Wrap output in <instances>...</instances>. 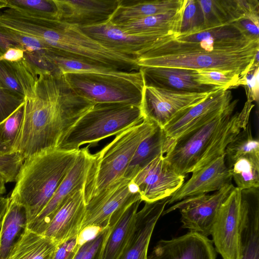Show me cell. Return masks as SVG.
<instances>
[{"label": "cell", "mask_w": 259, "mask_h": 259, "mask_svg": "<svg viewBox=\"0 0 259 259\" xmlns=\"http://www.w3.org/2000/svg\"><path fill=\"white\" fill-rule=\"evenodd\" d=\"M228 169L237 188L244 190L259 187V154L241 156Z\"/></svg>", "instance_id": "d6a6232c"}, {"label": "cell", "mask_w": 259, "mask_h": 259, "mask_svg": "<svg viewBox=\"0 0 259 259\" xmlns=\"http://www.w3.org/2000/svg\"><path fill=\"white\" fill-rule=\"evenodd\" d=\"M197 2L202 18L200 31L230 24L244 15L240 0H197Z\"/></svg>", "instance_id": "f1b7e54d"}, {"label": "cell", "mask_w": 259, "mask_h": 259, "mask_svg": "<svg viewBox=\"0 0 259 259\" xmlns=\"http://www.w3.org/2000/svg\"><path fill=\"white\" fill-rule=\"evenodd\" d=\"M23 103L9 117L0 122V155L12 154L23 113Z\"/></svg>", "instance_id": "e575fe53"}, {"label": "cell", "mask_w": 259, "mask_h": 259, "mask_svg": "<svg viewBox=\"0 0 259 259\" xmlns=\"http://www.w3.org/2000/svg\"><path fill=\"white\" fill-rule=\"evenodd\" d=\"M259 51V40L229 50L198 51L170 54L137 60L140 67H163L194 70L213 69L225 72L241 80L252 69L255 54Z\"/></svg>", "instance_id": "8992f818"}, {"label": "cell", "mask_w": 259, "mask_h": 259, "mask_svg": "<svg viewBox=\"0 0 259 259\" xmlns=\"http://www.w3.org/2000/svg\"><path fill=\"white\" fill-rule=\"evenodd\" d=\"M166 138L162 128H157L139 144L123 177L132 180L138 173L159 155L166 152Z\"/></svg>", "instance_id": "4dcf8cb0"}, {"label": "cell", "mask_w": 259, "mask_h": 259, "mask_svg": "<svg viewBox=\"0 0 259 259\" xmlns=\"http://www.w3.org/2000/svg\"><path fill=\"white\" fill-rule=\"evenodd\" d=\"M141 106L123 103L96 104L67 132L58 149L78 150L85 144L97 143L142 123Z\"/></svg>", "instance_id": "5b68a950"}, {"label": "cell", "mask_w": 259, "mask_h": 259, "mask_svg": "<svg viewBox=\"0 0 259 259\" xmlns=\"http://www.w3.org/2000/svg\"><path fill=\"white\" fill-rule=\"evenodd\" d=\"M243 208L242 190L235 187L220 206L211 235L223 259H241V227Z\"/></svg>", "instance_id": "30bf717a"}, {"label": "cell", "mask_w": 259, "mask_h": 259, "mask_svg": "<svg viewBox=\"0 0 259 259\" xmlns=\"http://www.w3.org/2000/svg\"><path fill=\"white\" fill-rule=\"evenodd\" d=\"M34 37L49 46L52 54L108 66L126 72L138 71L137 59L112 50L83 32L79 26L40 17Z\"/></svg>", "instance_id": "3957f363"}, {"label": "cell", "mask_w": 259, "mask_h": 259, "mask_svg": "<svg viewBox=\"0 0 259 259\" xmlns=\"http://www.w3.org/2000/svg\"><path fill=\"white\" fill-rule=\"evenodd\" d=\"M202 26V15L197 0H187L179 35L197 32L200 31Z\"/></svg>", "instance_id": "74e56055"}, {"label": "cell", "mask_w": 259, "mask_h": 259, "mask_svg": "<svg viewBox=\"0 0 259 259\" xmlns=\"http://www.w3.org/2000/svg\"><path fill=\"white\" fill-rule=\"evenodd\" d=\"M23 101L24 99L14 95L0 84V122L9 117Z\"/></svg>", "instance_id": "b9f144b4"}, {"label": "cell", "mask_w": 259, "mask_h": 259, "mask_svg": "<svg viewBox=\"0 0 259 259\" xmlns=\"http://www.w3.org/2000/svg\"><path fill=\"white\" fill-rule=\"evenodd\" d=\"M140 70L145 85L190 93H207L222 89L197 82L194 80L196 70L194 69L142 66Z\"/></svg>", "instance_id": "7402d4cb"}, {"label": "cell", "mask_w": 259, "mask_h": 259, "mask_svg": "<svg viewBox=\"0 0 259 259\" xmlns=\"http://www.w3.org/2000/svg\"><path fill=\"white\" fill-rule=\"evenodd\" d=\"M64 75L78 95L95 104L123 103L141 106L143 89L126 79L99 74Z\"/></svg>", "instance_id": "ba28073f"}, {"label": "cell", "mask_w": 259, "mask_h": 259, "mask_svg": "<svg viewBox=\"0 0 259 259\" xmlns=\"http://www.w3.org/2000/svg\"><path fill=\"white\" fill-rule=\"evenodd\" d=\"M258 66L252 68L244 78L247 99L252 102H257L258 100Z\"/></svg>", "instance_id": "7bdbcfd3"}, {"label": "cell", "mask_w": 259, "mask_h": 259, "mask_svg": "<svg viewBox=\"0 0 259 259\" xmlns=\"http://www.w3.org/2000/svg\"><path fill=\"white\" fill-rule=\"evenodd\" d=\"M26 209L9 198L8 208L0 221V259H7L27 229Z\"/></svg>", "instance_id": "4316f807"}, {"label": "cell", "mask_w": 259, "mask_h": 259, "mask_svg": "<svg viewBox=\"0 0 259 259\" xmlns=\"http://www.w3.org/2000/svg\"><path fill=\"white\" fill-rule=\"evenodd\" d=\"M259 11L244 14L241 19L231 23L236 26L246 37L259 40Z\"/></svg>", "instance_id": "60d3db41"}, {"label": "cell", "mask_w": 259, "mask_h": 259, "mask_svg": "<svg viewBox=\"0 0 259 259\" xmlns=\"http://www.w3.org/2000/svg\"><path fill=\"white\" fill-rule=\"evenodd\" d=\"M186 4L176 11L150 16L116 25L129 34H158L175 35L176 37L180 33Z\"/></svg>", "instance_id": "83f0119b"}, {"label": "cell", "mask_w": 259, "mask_h": 259, "mask_svg": "<svg viewBox=\"0 0 259 259\" xmlns=\"http://www.w3.org/2000/svg\"><path fill=\"white\" fill-rule=\"evenodd\" d=\"M142 201L140 199L131 204L112 227L101 259H119L131 235L138 209Z\"/></svg>", "instance_id": "f546056e"}, {"label": "cell", "mask_w": 259, "mask_h": 259, "mask_svg": "<svg viewBox=\"0 0 259 259\" xmlns=\"http://www.w3.org/2000/svg\"><path fill=\"white\" fill-rule=\"evenodd\" d=\"M58 245L46 236L27 229L7 259H53Z\"/></svg>", "instance_id": "1f68e13d"}, {"label": "cell", "mask_w": 259, "mask_h": 259, "mask_svg": "<svg viewBox=\"0 0 259 259\" xmlns=\"http://www.w3.org/2000/svg\"><path fill=\"white\" fill-rule=\"evenodd\" d=\"M85 212L83 187L67 198L43 235L58 244L76 237L81 230Z\"/></svg>", "instance_id": "44dd1931"}, {"label": "cell", "mask_w": 259, "mask_h": 259, "mask_svg": "<svg viewBox=\"0 0 259 259\" xmlns=\"http://www.w3.org/2000/svg\"><path fill=\"white\" fill-rule=\"evenodd\" d=\"M24 57V51L18 48H10L0 56V61L9 62H17Z\"/></svg>", "instance_id": "bcb514c9"}, {"label": "cell", "mask_w": 259, "mask_h": 259, "mask_svg": "<svg viewBox=\"0 0 259 259\" xmlns=\"http://www.w3.org/2000/svg\"><path fill=\"white\" fill-rule=\"evenodd\" d=\"M89 146L79 149L73 165L44 209L28 224L27 229L43 235L47 226L67 198L84 187L88 171L93 157Z\"/></svg>", "instance_id": "5bb4252c"}, {"label": "cell", "mask_w": 259, "mask_h": 259, "mask_svg": "<svg viewBox=\"0 0 259 259\" xmlns=\"http://www.w3.org/2000/svg\"><path fill=\"white\" fill-rule=\"evenodd\" d=\"M192 173L191 177L170 196L167 204L215 192L232 183V178L226 164L225 155Z\"/></svg>", "instance_id": "d6986e66"}, {"label": "cell", "mask_w": 259, "mask_h": 259, "mask_svg": "<svg viewBox=\"0 0 259 259\" xmlns=\"http://www.w3.org/2000/svg\"><path fill=\"white\" fill-rule=\"evenodd\" d=\"M58 20L79 27L110 20L121 0H54Z\"/></svg>", "instance_id": "e0dca14e"}, {"label": "cell", "mask_w": 259, "mask_h": 259, "mask_svg": "<svg viewBox=\"0 0 259 259\" xmlns=\"http://www.w3.org/2000/svg\"><path fill=\"white\" fill-rule=\"evenodd\" d=\"M77 236L59 244L53 259H73L80 247Z\"/></svg>", "instance_id": "ee69618b"}, {"label": "cell", "mask_w": 259, "mask_h": 259, "mask_svg": "<svg viewBox=\"0 0 259 259\" xmlns=\"http://www.w3.org/2000/svg\"><path fill=\"white\" fill-rule=\"evenodd\" d=\"M234 188L231 183L211 194H204L185 198L164 210L162 215L179 209L183 228L208 237L211 235L220 206Z\"/></svg>", "instance_id": "7c38bea8"}, {"label": "cell", "mask_w": 259, "mask_h": 259, "mask_svg": "<svg viewBox=\"0 0 259 259\" xmlns=\"http://www.w3.org/2000/svg\"><path fill=\"white\" fill-rule=\"evenodd\" d=\"M79 151L54 148L24 160L9 198L25 207L28 224L50 201L73 165Z\"/></svg>", "instance_id": "7a4b0ae2"}, {"label": "cell", "mask_w": 259, "mask_h": 259, "mask_svg": "<svg viewBox=\"0 0 259 259\" xmlns=\"http://www.w3.org/2000/svg\"><path fill=\"white\" fill-rule=\"evenodd\" d=\"M259 154V142L254 138L249 124L241 130L227 146L225 152V160L229 169L234 162L243 155Z\"/></svg>", "instance_id": "836d02e7"}, {"label": "cell", "mask_w": 259, "mask_h": 259, "mask_svg": "<svg viewBox=\"0 0 259 259\" xmlns=\"http://www.w3.org/2000/svg\"><path fill=\"white\" fill-rule=\"evenodd\" d=\"M232 101L224 111L208 123L179 137L172 144L164 158L178 174L192 172L215 135L229 120L237 104Z\"/></svg>", "instance_id": "52a82bcc"}, {"label": "cell", "mask_w": 259, "mask_h": 259, "mask_svg": "<svg viewBox=\"0 0 259 259\" xmlns=\"http://www.w3.org/2000/svg\"><path fill=\"white\" fill-rule=\"evenodd\" d=\"M241 259H259L258 188L242 190Z\"/></svg>", "instance_id": "603a6c76"}, {"label": "cell", "mask_w": 259, "mask_h": 259, "mask_svg": "<svg viewBox=\"0 0 259 259\" xmlns=\"http://www.w3.org/2000/svg\"><path fill=\"white\" fill-rule=\"evenodd\" d=\"M7 183L3 176L0 174V195L6 192L5 184Z\"/></svg>", "instance_id": "c3c4849f"}, {"label": "cell", "mask_w": 259, "mask_h": 259, "mask_svg": "<svg viewBox=\"0 0 259 259\" xmlns=\"http://www.w3.org/2000/svg\"><path fill=\"white\" fill-rule=\"evenodd\" d=\"M194 80L200 84L215 86L224 90L241 85L240 79L213 69L196 70Z\"/></svg>", "instance_id": "8d00e7d4"}, {"label": "cell", "mask_w": 259, "mask_h": 259, "mask_svg": "<svg viewBox=\"0 0 259 259\" xmlns=\"http://www.w3.org/2000/svg\"><path fill=\"white\" fill-rule=\"evenodd\" d=\"M0 84L14 95L24 99L23 91L11 62L0 61Z\"/></svg>", "instance_id": "ab89813d"}, {"label": "cell", "mask_w": 259, "mask_h": 259, "mask_svg": "<svg viewBox=\"0 0 259 259\" xmlns=\"http://www.w3.org/2000/svg\"><path fill=\"white\" fill-rule=\"evenodd\" d=\"M7 8L25 11L44 17L58 20L54 0H8Z\"/></svg>", "instance_id": "d590c367"}, {"label": "cell", "mask_w": 259, "mask_h": 259, "mask_svg": "<svg viewBox=\"0 0 259 259\" xmlns=\"http://www.w3.org/2000/svg\"><path fill=\"white\" fill-rule=\"evenodd\" d=\"M15 72L24 104L12 152L25 159L57 148L67 132L95 104L78 95L58 70H43L23 59L16 64Z\"/></svg>", "instance_id": "6da1fadb"}, {"label": "cell", "mask_w": 259, "mask_h": 259, "mask_svg": "<svg viewBox=\"0 0 259 259\" xmlns=\"http://www.w3.org/2000/svg\"><path fill=\"white\" fill-rule=\"evenodd\" d=\"M8 0H0V9L7 8Z\"/></svg>", "instance_id": "681fc988"}, {"label": "cell", "mask_w": 259, "mask_h": 259, "mask_svg": "<svg viewBox=\"0 0 259 259\" xmlns=\"http://www.w3.org/2000/svg\"><path fill=\"white\" fill-rule=\"evenodd\" d=\"M111 228H105L95 238L81 245L73 259H101L104 244Z\"/></svg>", "instance_id": "f35d334b"}, {"label": "cell", "mask_w": 259, "mask_h": 259, "mask_svg": "<svg viewBox=\"0 0 259 259\" xmlns=\"http://www.w3.org/2000/svg\"><path fill=\"white\" fill-rule=\"evenodd\" d=\"M140 199L138 188L132 181L124 177L120 179L86 204L80 231L91 226L103 229L112 227L126 208Z\"/></svg>", "instance_id": "9c48e42d"}, {"label": "cell", "mask_w": 259, "mask_h": 259, "mask_svg": "<svg viewBox=\"0 0 259 259\" xmlns=\"http://www.w3.org/2000/svg\"><path fill=\"white\" fill-rule=\"evenodd\" d=\"M212 240L189 232L169 240H159L147 259H216Z\"/></svg>", "instance_id": "ac0fdd59"}, {"label": "cell", "mask_w": 259, "mask_h": 259, "mask_svg": "<svg viewBox=\"0 0 259 259\" xmlns=\"http://www.w3.org/2000/svg\"><path fill=\"white\" fill-rule=\"evenodd\" d=\"M232 99L229 90L218 89L201 102L175 116L162 129L166 138V152L179 137L208 123L222 113Z\"/></svg>", "instance_id": "4fadbf2b"}, {"label": "cell", "mask_w": 259, "mask_h": 259, "mask_svg": "<svg viewBox=\"0 0 259 259\" xmlns=\"http://www.w3.org/2000/svg\"><path fill=\"white\" fill-rule=\"evenodd\" d=\"M185 176L176 172L163 155L155 158L132 180L142 201L153 202L172 195L183 184Z\"/></svg>", "instance_id": "9a60e30c"}, {"label": "cell", "mask_w": 259, "mask_h": 259, "mask_svg": "<svg viewBox=\"0 0 259 259\" xmlns=\"http://www.w3.org/2000/svg\"><path fill=\"white\" fill-rule=\"evenodd\" d=\"M254 106L252 101L247 99L242 110L231 115L229 120L217 134L192 171L200 169L225 155L227 146L248 124L250 113Z\"/></svg>", "instance_id": "cb8c5ba5"}, {"label": "cell", "mask_w": 259, "mask_h": 259, "mask_svg": "<svg viewBox=\"0 0 259 259\" xmlns=\"http://www.w3.org/2000/svg\"><path fill=\"white\" fill-rule=\"evenodd\" d=\"M54 68L63 74L68 73H92L113 76L126 79L141 89L144 81L140 71L126 72L89 61L63 57L52 53L44 55Z\"/></svg>", "instance_id": "d4e9b609"}, {"label": "cell", "mask_w": 259, "mask_h": 259, "mask_svg": "<svg viewBox=\"0 0 259 259\" xmlns=\"http://www.w3.org/2000/svg\"><path fill=\"white\" fill-rule=\"evenodd\" d=\"M170 197L153 202H145L144 207L137 212L131 235L119 259H147L152 233Z\"/></svg>", "instance_id": "ffe728a7"}, {"label": "cell", "mask_w": 259, "mask_h": 259, "mask_svg": "<svg viewBox=\"0 0 259 259\" xmlns=\"http://www.w3.org/2000/svg\"><path fill=\"white\" fill-rule=\"evenodd\" d=\"M213 92H178L144 85L141 109L145 119L163 129L178 114L201 102Z\"/></svg>", "instance_id": "8fae6325"}, {"label": "cell", "mask_w": 259, "mask_h": 259, "mask_svg": "<svg viewBox=\"0 0 259 259\" xmlns=\"http://www.w3.org/2000/svg\"><path fill=\"white\" fill-rule=\"evenodd\" d=\"M79 27L86 34L106 47L136 59L157 39L167 36L158 34H129L110 21Z\"/></svg>", "instance_id": "2e32d148"}, {"label": "cell", "mask_w": 259, "mask_h": 259, "mask_svg": "<svg viewBox=\"0 0 259 259\" xmlns=\"http://www.w3.org/2000/svg\"><path fill=\"white\" fill-rule=\"evenodd\" d=\"M187 0L136 1L121 3L110 21L116 25L135 21L150 16L176 11Z\"/></svg>", "instance_id": "484cf974"}, {"label": "cell", "mask_w": 259, "mask_h": 259, "mask_svg": "<svg viewBox=\"0 0 259 259\" xmlns=\"http://www.w3.org/2000/svg\"><path fill=\"white\" fill-rule=\"evenodd\" d=\"M9 203V198L0 195V221L5 214Z\"/></svg>", "instance_id": "7dc6e473"}, {"label": "cell", "mask_w": 259, "mask_h": 259, "mask_svg": "<svg viewBox=\"0 0 259 259\" xmlns=\"http://www.w3.org/2000/svg\"><path fill=\"white\" fill-rule=\"evenodd\" d=\"M157 127L145 119L116 135L110 143L93 154L84 186L85 205L101 191L123 178L139 144Z\"/></svg>", "instance_id": "277c9868"}, {"label": "cell", "mask_w": 259, "mask_h": 259, "mask_svg": "<svg viewBox=\"0 0 259 259\" xmlns=\"http://www.w3.org/2000/svg\"><path fill=\"white\" fill-rule=\"evenodd\" d=\"M104 229L98 226H91L82 229L77 236V242L80 246L95 238Z\"/></svg>", "instance_id": "f6af8a7d"}]
</instances>
